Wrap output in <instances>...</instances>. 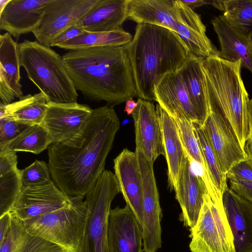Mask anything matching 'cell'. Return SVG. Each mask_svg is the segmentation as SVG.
<instances>
[{"mask_svg": "<svg viewBox=\"0 0 252 252\" xmlns=\"http://www.w3.org/2000/svg\"><path fill=\"white\" fill-rule=\"evenodd\" d=\"M121 122L109 104L93 109L90 118L75 135L51 144L48 166L52 180L68 196L86 195L105 170Z\"/></svg>", "mask_w": 252, "mask_h": 252, "instance_id": "1", "label": "cell"}, {"mask_svg": "<svg viewBox=\"0 0 252 252\" xmlns=\"http://www.w3.org/2000/svg\"><path fill=\"white\" fill-rule=\"evenodd\" d=\"M63 58L75 89L86 99L114 106L137 96L124 46L68 50Z\"/></svg>", "mask_w": 252, "mask_h": 252, "instance_id": "2", "label": "cell"}, {"mask_svg": "<svg viewBox=\"0 0 252 252\" xmlns=\"http://www.w3.org/2000/svg\"><path fill=\"white\" fill-rule=\"evenodd\" d=\"M132 67L137 96L155 101V90L167 73L178 71L189 53L175 32L152 24H137L124 46Z\"/></svg>", "mask_w": 252, "mask_h": 252, "instance_id": "3", "label": "cell"}, {"mask_svg": "<svg viewBox=\"0 0 252 252\" xmlns=\"http://www.w3.org/2000/svg\"><path fill=\"white\" fill-rule=\"evenodd\" d=\"M218 55L202 62L208 109L226 117L244 149L249 129V97L241 77V61H227Z\"/></svg>", "mask_w": 252, "mask_h": 252, "instance_id": "4", "label": "cell"}, {"mask_svg": "<svg viewBox=\"0 0 252 252\" xmlns=\"http://www.w3.org/2000/svg\"><path fill=\"white\" fill-rule=\"evenodd\" d=\"M19 51L21 66L49 102H77L78 94L63 56L36 40H25Z\"/></svg>", "mask_w": 252, "mask_h": 252, "instance_id": "5", "label": "cell"}, {"mask_svg": "<svg viewBox=\"0 0 252 252\" xmlns=\"http://www.w3.org/2000/svg\"><path fill=\"white\" fill-rule=\"evenodd\" d=\"M71 197L70 204L56 211L23 221L28 231L62 247L77 252L84 234L87 208L85 195Z\"/></svg>", "mask_w": 252, "mask_h": 252, "instance_id": "6", "label": "cell"}, {"mask_svg": "<svg viewBox=\"0 0 252 252\" xmlns=\"http://www.w3.org/2000/svg\"><path fill=\"white\" fill-rule=\"evenodd\" d=\"M120 192L115 174L105 170L85 195L86 221L77 252H109L107 219L112 202Z\"/></svg>", "mask_w": 252, "mask_h": 252, "instance_id": "7", "label": "cell"}, {"mask_svg": "<svg viewBox=\"0 0 252 252\" xmlns=\"http://www.w3.org/2000/svg\"><path fill=\"white\" fill-rule=\"evenodd\" d=\"M189 231L191 252H235L222 198L206 194L197 222Z\"/></svg>", "mask_w": 252, "mask_h": 252, "instance_id": "8", "label": "cell"}, {"mask_svg": "<svg viewBox=\"0 0 252 252\" xmlns=\"http://www.w3.org/2000/svg\"><path fill=\"white\" fill-rule=\"evenodd\" d=\"M137 154L142 181L143 220L142 226L143 251L157 252L161 247V209L153 169L139 151Z\"/></svg>", "mask_w": 252, "mask_h": 252, "instance_id": "9", "label": "cell"}, {"mask_svg": "<svg viewBox=\"0 0 252 252\" xmlns=\"http://www.w3.org/2000/svg\"><path fill=\"white\" fill-rule=\"evenodd\" d=\"M71 202V197L63 193L51 179L22 188L11 212L23 222L65 207Z\"/></svg>", "mask_w": 252, "mask_h": 252, "instance_id": "10", "label": "cell"}, {"mask_svg": "<svg viewBox=\"0 0 252 252\" xmlns=\"http://www.w3.org/2000/svg\"><path fill=\"white\" fill-rule=\"evenodd\" d=\"M98 0H52L47 6L42 22L32 32L36 41L51 47L60 33L76 25Z\"/></svg>", "mask_w": 252, "mask_h": 252, "instance_id": "11", "label": "cell"}, {"mask_svg": "<svg viewBox=\"0 0 252 252\" xmlns=\"http://www.w3.org/2000/svg\"><path fill=\"white\" fill-rule=\"evenodd\" d=\"M202 126L226 176L233 165L247 159L231 124L223 113L209 110Z\"/></svg>", "mask_w": 252, "mask_h": 252, "instance_id": "12", "label": "cell"}, {"mask_svg": "<svg viewBox=\"0 0 252 252\" xmlns=\"http://www.w3.org/2000/svg\"><path fill=\"white\" fill-rule=\"evenodd\" d=\"M93 110L89 106L77 102L49 101L41 126L48 132L52 144L60 143L79 132L90 118Z\"/></svg>", "mask_w": 252, "mask_h": 252, "instance_id": "13", "label": "cell"}, {"mask_svg": "<svg viewBox=\"0 0 252 252\" xmlns=\"http://www.w3.org/2000/svg\"><path fill=\"white\" fill-rule=\"evenodd\" d=\"M131 114L134 123L135 150L142 153L154 163L157 158L165 156L161 129L156 108L150 101L138 98Z\"/></svg>", "mask_w": 252, "mask_h": 252, "instance_id": "14", "label": "cell"}, {"mask_svg": "<svg viewBox=\"0 0 252 252\" xmlns=\"http://www.w3.org/2000/svg\"><path fill=\"white\" fill-rule=\"evenodd\" d=\"M109 252H142V228L129 207L111 209L107 219Z\"/></svg>", "mask_w": 252, "mask_h": 252, "instance_id": "15", "label": "cell"}, {"mask_svg": "<svg viewBox=\"0 0 252 252\" xmlns=\"http://www.w3.org/2000/svg\"><path fill=\"white\" fill-rule=\"evenodd\" d=\"M52 0H9L0 11V29L18 39L40 26Z\"/></svg>", "mask_w": 252, "mask_h": 252, "instance_id": "16", "label": "cell"}, {"mask_svg": "<svg viewBox=\"0 0 252 252\" xmlns=\"http://www.w3.org/2000/svg\"><path fill=\"white\" fill-rule=\"evenodd\" d=\"M115 175L126 205L143 224V188L137 154L125 149L114 159Z\"/></svg>", "mask_w": 252, "mask_h": 252, "instance_id": "17", "label": "cell"}, {"mask_svg": "<svg viewBox=\"0 0 252 252\" xmlns=\"http://www.w3.org/2000/svg\"><path fill=\"white\" fill-rule=\"evenodd\" d=\"M174 191L182 210L181 220L190 229L197 222L208 190L201 175L194 171L188 158Z\"/></svg>", "mask_w": 252, "mask_h": 252, "instance_id": "18", "label": "cell"}, {"mask_svg": "<svg viewBox=\"0 0 252 252\" xmlns=\"http://www.w3.org/2000/svg\"><path fill=\"white\" fill-rule=\"evenodd\" d=\"M222 199L234 237L235 252H252V202L228 186L223 191Z\"/></svg>", "mask_w": 252, "mask_h": 252, "instance_id": "19", "label": "cell"}, {"mask_svg": "<svg viewBox=\"0 0 252 252\" xmlns=\"http://www.w3.org/2000/svg\"><path fill=\"white\" fill-rule=\"evenodd\" d=\"M155 101L173 118L197 122L195 110L179 71L166 74L155 90Z\"/></svg>", "mask_w": 252, "mask_h": 252, "instance_id": "20", "label": "cell"}, {"mask_svg": "<svg viewBox=\"0 0 252 252\" xmlns=\"http://www.w3.org/2000/svg\"><path fill=\"white\" fill-rule=\"evenodd\" d=\"M19 44L8 32L0 35V103L8 104L23 96L20 83Z\"/></svg>", "mask_w": 252, "mask_h": 252, "instance_id": "21", "label": "cell"}, {"mask_svg": "<svg viewBox=\"0 0 252 252\" xmlns=\"http://www.w3.org/2000/svg\"><path fill=\"white\" fill-rule=\"evenodd\" d=\"M180 14L177 0H128L127 18L137 24H152L175 32Z\"/></svg>", "mask_w": 252, "mask_h": 252, "instance_id": "22", "label": "cell"}, {"mask_svg": "<svg viewBox=\"0 0 252 252\" xmlns=\"http://www.w3.org/2000/svg\"><path fill=\"white\" fill-rule=\"evenodd\" d=\"M177 1L180 18L176 33L185 43L189 53L204 59L218 55L219 51L206 35V27L200 16L181 0Z\"/></svg>", "mask_w": 252, "mask_h": 252, "instance_id": "23", "label": "cell"}, {"mask_svg": "<svg viewBox=\"0 0 252 252\" xmlns=\"http://www.w3.org/2000/svg\"><path fill=\"white\" fill-rule=\"evenodd\" d=\"M217 34L220 50L218 56L224 60L241 61L242 66L252 74V41L251 37L229 25L221 17L211 20Z\"/></svg>", "mask_w": 252, "mask_h": 252, "instance_id": "24", "label": "cell"}, {"mask_svg": "<svg viewBox=\"0 0 252 252\" xmlns=\"http://www.w3.org/2000/svg\"><path fill=\"white\" fill-rule=\"evenodd\" d=\"M156 111L160 123L168 168V183L174 190L186 164L188 157L179 137L174 119L158 104Z\"/></svg>", "mask_w": 252, "mask_h": 252, "instance_id": "25", "label": "cell"}, {"mask_svg": "<svg viewBox=\"0 0 252 252\" xmlns=\"http://www.w3.org/2000/svg\"><path fill=\"white\" fill-rule=\"evenodd\" d=\"M128 0H98L76 24L89 32H108L123 29L127 18Z\"/></svg>", "mask_w": 252, "mask_h": 252, "instance_id": "26", "label": "cell"}, {"mask_svg": "<svg viewBox=\"0 0 252 252\" xmlns=\"http://www.w3.org/2000/svg\"><path fill=\"white\" fill-rule=\"evenodd\" d=\"M203 59L189 54L179 70L195 110L197 123L202 126L209 113L205 76L202 66Z\"/></svg>", "mask_w": 252, "mask_h": 252, "instance_id": "27", "label": "cell"}, {"mask_svg": "<svg viewBox=\"0 0 252 252\" xmlns=\"http://www.w3.org/2000/svg\"><path fill=\"white\" fill-rule=\"evenodd\" d=\"M0 252H66L62 247L27 230L23 221L13 216L10 227L2 242Z\"/></svg>", "mask_w": 252, "mask_h": 252, "instance_id": "28", "label": "cell"}, {"mask_svg": "<svg viewBox=\"0 0 252 252\" xmlns=\"http://www.w3.org/2000/svg\"><path fill=\"white\" fill-rule=\"evenodd\" d=\"M48 100L41 92L24 95L8 104L0 103V118L4 117L29 126L42 125Z\"/></svg>", "mask_w": 252, "mask_h": 252, "instance_id": "29", "label": "cell"}, {"mask_svg": "<svg viewBox=\"0 0 252 252\" xmlns=\"http://www.w3.org/2000/svg\"><path fill=\"white\" fill-rule=\"evenodd\" d=\"M132 37L130 33L123 29L108 32L85 31L58 47L73 50L96 47L124 46L130 42Z\"/></svg>", "mask_w": 252, "mask_h": 252, "instance_id": "30", "label": "cell"}, {"mask_svg": "<svg viewBox=\"0 0 252 252\" xmlns=\"http://www.w3.org/2000/svg\"><path fill=\"white\" fill-rule=\"evenodd\" d=\"M212 5L223 11L221 16L229 25L251 37L252 0H214Z\"/></svg>", "mask_w": 252, "mask_h": 252, "instance_id": "31", "label": "cell"}, {"mask_svg": "<svg viewBox=\"0 0 252 252\" xmlns=\"http://www.w3.org/2000/svg\"><path fill=\"white\" fill-rule=\"evenodd\" d=\"M51 144V138L45 128L41 125H34L27 127L13 139L0 144V151L39 154Z\"/></svg>", "mask_w": 252, "mask_h": 252, "instance_id": "32", "label": "cell"}, {"mask_svg": "<svg viewBox=\"0 0 252 252\" xmlns=\"http://www.w3.org/2000/svg\"><path fill=\"white\" fill-rule=\"evenodd\" d=\"M192 124L209 179L217 191L222 195L227 186L226 176L221 170L219 160L203 126L195 122Z\"/></svg>", "mask_w": 252, "mask_h": 252, "instance_id": "33", "label": "cell"}, {"mask_svg": "<svg viewBox=\"0 0 252 252\" xmlns=\"http://www.w3.org/2000/svg\"><path fill=\"white\" fill-rule=\"evenodd\" d=\"M178 132L187 156L190 162H195L202 171V177L210 194L217 192L212 185L208 175L196 138L195 136L192 122L184 118H173Z\"/></svg>", "mask_w": 252, "mask_h": 252, "instance_id": "34", "label": "cell"}, {"mask_svg": "<svg viewBox=\"0 0 252 252\" xmlns=\"http://www.w3.org/2000/svg\"><path fill=\"white\" fill-rule=\"evenodd\" d=\"M22 188L21 172L18 168L0 176V217L11 212Z\"/></svg>", "mask_w": 252, "mask_h": 252, "instance_id": "35", "label": "cell"}, {"mask_svg": "<svg viewBox=\"0 0 252 252\" xmlns=\"http://www.w3.org/2000/svg\"><path fill=\"white\" fill-rule=\"evenodd\" d=\"M22 188L42 184L51 180L48 165L45 161L35 160L24 169L20 170Z\"/></svg>", "mask_w": 252, "mask_h": 252, "instance_id": "36", "label": "cell"}, {"mask_svg": "<svg viewBox=\"0 0 252 252\" xmlns=\"http://www.w3.org/2000/svg\"><path fill=\"white\" fill-rule=\"evenodd\" d=\"M28 126L4 117L0 118V144L13 139Z\"/></svg>", "mask_w": 252, "mask_h": 252, "instance_id": "37", "label": "cell"}, {"mask_svg": "<svg viewBox=\"0 0 252 252\" xmlns=\"http://www.w3.org/2000/svg\"><path fill=\"white\" fill-rule=\"evenodd\" d=\"M228 180H252V165L247 160L233 165L226 173Z\"/></svg>", "mask_w": 252, "mask_h": 252, "instance_id": "38", "label": "cell"}, {"mask_svg": "<svg viewBox=\"0 0 252 252\" xmlns=\"http://www.w3.org/2000/svg\"><path fill=\"white\" fill-rule=\"evenodd\" d=\"M230 189L234 192L252 202V180H229Z\"/></svg>", "mask_w": 252, "mask_h": 252, "instance_id": "39", "label": "cell"}, {"mask_svg": "<svg viewBox=\"0 0 252 252\" xmlns=\"http://www.w3.org/2000/svg\"><path fill=\"white\" fill-rule=\"evenodd\" d=\"M17 162L16 152L0 151V176L17 168Z\"/></svg>", "mask_w": 252, "mask_h": 252, "instance_id": "40", "label": "cell"}, {"mask_svg": "<svg viewBox=\"0 0 252 252\" xmlns=\"http://www.w3.org/2000/svg\"><path fill=\"white\" fill-rule=\"evenodd\" d=\"M85 30L77 24L74 25L60 33L56 37L51 44V47L59 45L70 40L85 32Z\"/></svg>", "mask_w": 252, "mask_h": 252, "instance_id": "41", "label": "cell"}, {"mask_svg": "<svg viewBox=\"0 0 252 252\" xmlns=\"http://www.w3.org/2000/svg\"><path fill=\"white\" fill-rule=\"evenodd\" d=\"M248 133L244 150L247 160L252 165V98L248 100Z\"/></svg>", "mask_w": 252, "mask_h": 252, "instance_id": "42", "label": "cell"}, {"mask_svg": "<svg viewBox=\"0 0 252 252\" xmlns=\"http://www.w3.org/2000/svg\"><path fill=\"white\" fill-rule=\"evenodd\" d=\"M13 215L11 212L0 217V243L4 239L12 222Z\"/></svg>", "mask_w": 252, "mask_h": 252, "instance_id": "43", "label": "cell"}, {"mask_svg": "<svg viewBox=\"0 0 252 252\" xmlns=\"http://www.w3.org/2000/svg\"><path fill=\"white\" fill-rule=\"evenodd\" d=\"M182 2L185 4L190 7L192 9L196 8L201 7L203 5L208 4H212V0H181Z\"/></svg>", "mask_w": 252, "mask_h": 252, "instance_id": "44", "label": "cell"}, {"mask_svg": "<svg viewBox=\"0 0 252 252\" xmlns=\"http://www.w3.org/2000/svg\"><path fill=\"white\" fill-rule=\"evenodd\" d=\"M137 105V102L133 99H130L126 102L125 112L128 115H131Z\"/></svg>", "mask_w": 252, "mask_h": 252, "instance_id": "45", "label": "cell"}, {"mask_svg": "<svg viewBox=\"0 0 252 252\" xmlns=\"http://www.w3.org/2000/svg\"><path fill=\"white\" fill-rule=\"evenodd\" d=\"M9 0H0V11H1L3 9V8L6 6V5L7 4V3L9 1Z\"/></svg>", "mask_w": 252, "mask_h": 252, "instance_id": "46", "label": "cell"}, {"mask_svg": "<svg viewBox=\"0 0 252 252\" xmlns=\"http://www.w3.org/2000/svg\"><path fill=\"white\" fill-rule=\"evenodd\" d=\"M251 40L252 41V35L251 36Z\"/></svg>", "mask_w": 252, "mask_h": 252, "instance_id": "47", "label": "cell"}]
</instances>
